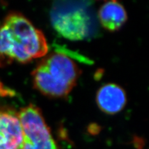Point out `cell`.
I'll use <instances>...</instances> for the list:
<instances>
[{
  "label": "cell",
  "mask_w": 149,
  "mask_h": 149,
  "mask_svg": "<svg viewBox=\"0 0 149 149\" xmlns=\"http://www.w3.org/2000/svg\"><path fill=\"white\" fill-rule=\"evenodd\" d=\"M48 45L41 31L21 13H11L0 26V67L26 63L45 56Z\"/></svg>",
  "instance_id": "cell-1"
},
{
  "label": "cell",
  "mask_w": 149,
  "mask_h": 149,
  "mask_svg": "<svg viewBox=\"0 0 149 149\" xmlns=\"http://www.w3.org/2000/svg\"><path fill=\"white\" fill-rule=\"evenodd\" d=\"M80 74V69L73 60L60 52L47 55L32 73L36 89L53 97L67 96Z\"/></svg>",
  "instance_id": "cell-2"
},
{
  "label": "cell",
  "mask_w": 149,
  "mask_h": 149,
  "mask_svg": "<svg viewBox=\"0 0 149 149\" xmlns=\"http://www.w3.org/2000/svg\"><path fill=\"white\" fill-rule=\"evenodd\" d=\"M50 19L55 30L71 40L88 39L97 31L96 18L90 1L54 2Z\"/></svg>",
  "instance_id": "cell-3"
},
{
  "label": "cell",
  "mask_w": 149,
  "mask_h": 149,
  "mask_svg": "<svg viewBox=\"0 0 149 149\" xmlns=\"http://www.w3.org/2000/svg\"><path fill=\"white\" fill-rule=\"evenodd\" d=\"M23 132L21 149H60L39 108L29 104L18 113Z\"/></svg>",
  "instance_id": "cell-4"
},
{
  "label": "cell",
  "mask_w": 149,
  "mask_h": 149,
  "mask_svg": "<svg viewBox=\"0 0 149 149\" xmlns=\"http://www.w3.org/2000/svg\"><path fill=\"white\" fill-rule=\"evenodd\" d=\"M23 132L18 113L10 108H0V149H21Z\"/></svg>",
  "instance_id": "cell-5"
},
{
  "label": "cell",
  "mask_w": 149,
  "mask_h": 149,
  "mask_svg": "<svg viewBox=\"0 0 149 149\" xmlns=\"http://www.w3.org/2000/svg\"><path fill=\"white\" fill-rule=\"evenodd\" d=\"M99 108L108 114H115L123 110L126 104L127 97L120 86L108 83L101 86L96 94Z\"/></svg>",
  "instance_id": "cell-6"
},
{
  "label": "cell",
  "mask_w": 149,
  "mask_h": 149,
  "mask_svg": "<svg viewBox=\"0 0 149 149\" xmlns=\"http://www.w3.org/2000/svg\"><path fill=\"white\" fill-rule=\"evenodd\" d=\"M100 24L106 30L114 32L122 27L127 19L124 6L116 1L105 2L98 11Z\"/></svg>",
  "instance_id": "cell-7"
},
{
  "label": "cell",
  "mask_w": 149,
  "mask_h": 149,
  "mask_svg": "<svg viewBox=\"0 0 149 149\" xmlns=\"http://www.w3.org/2000/svg\"><path fill=\"white\" fill-rule=\"evenodd\" d=\"M135 144H136L137 149H143L144 148L143 142L142 141L141 139H136V142H135Z\"/></svg>",
  "instance_id": "cell-8"
}]
</instances>
